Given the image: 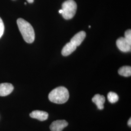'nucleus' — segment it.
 <instances>
[{"label":"nucleus","instance_id":"f257e3e1","mask_svg":"<svg viewBox=\"0 0 131 131\" xmlns=\"http://www.w3.org/2000/svg\"><path fill=\"white\" fill-rule=\"evenodd\" d=\"M17 23L24 40L28 43H33L35 38V33L32 26L21 18L18 19Z\"/></svg>","mask_w":131,"mask_h":131},{"label":"nucleus","instance_id":"f03ea898","mask_svg":"<svg viewBox=\"0 0 131 131\" xmlns=\"http://www.w3.org/2000/svg\"><path fill=\"white\" fill-rule=\"evenodd\" d=\"M69 92L65 87L59 86L53 89L49 94V99L52 103L63 104L66 103L69 98Z\"/></svg>","mask_w":131,"mask_h":131},{"label":"nucleus","instance_id":"7ed1b4c3","mask_svg":"<svg viewBox=\"0 0 131 131\" xmlns=\"http://www.w3.org/2000/svg\"><path fill=\"white\" fill-rule=\"evenodd\" d=\"M62 16L66 19H70L75 16L77 4L73 0H67L62 4Z\"/></svg>","mask_w":131,"mask_h":131},{"label":"nucleus","instance_id":"20e7f679","mask_svg":"<svg viewBox=\"0 0 131 131\" xmlns=\"http://www.w3.org/2000/svg\"><path fill=\"white\" fill-rule=\"evenodd\" d=\"M116 44L118 49L122 52H126L131 51V42L127 40L125 38H119L117 40Z\"/></svg>","mask_w":131,"mask_h":131},{"label":"nucleus","instance_id":"39448f33","mask_svg":"<svg viewBox=\"0 0 131 131\" xmlns=\"http://www.w3.org/2000/svg\"><path fill=\"white\" fill-rule=\"evenodd\" d=\"M68 125V123L65 120H57L52 122L50 128L51 131H62Z\"/></svg>","mask_w":131,"mask_h":131},{"label":"nucleus","instance_id":"423d86ee","mask_svg":"<svg viewBox=\"0 0 131 131\" xmlns=\"http://www.w3.org/2000/svg\"><path fill=\"white\" fill-rule=\"evenodd\" d=\"M13 90V85L10 83L0 84V96H7L11 93Z\"/></svg>","mask_w":131,"mask_h":131},{"label":"nucleus","instance_id":"0eeeda50","mask_svg":"<svg viewBox=\"0 0 131 131\" xmlns=\"http://www.w3.org/2000/svg\"><path fill=\"white\" fill-rule=\"evenodd\" d=\"M86 37V34L84 31H81L77 33L70 39V42L73 44L76 47L79 46L83 41Z\"/></svg>","mask_w":131,"mask_h":131},{"label":"nucleus","instance_id":"6e6552de","mask_svg":"<svg viewBox=\"0 0 131 131\" xmlns=\"http://www.w3.org/2000/svg\"><path fill=\"white\" fill-rule=\"evenodd\" d=\"M30 116L32 118L37 119L40 121H44L48 119V114L45 111L35 110L30 113Z\"/></svg>","mask_w":131,"mask_h":131},{"label":"nucleus","instance_id":"1a4fd4ad","mask_svg":"<svg viewBox=\"0 0 131 131\" xmlns=\"http://www.w3.org/2000/svg\"><path fill=\"white\" fill-rule=\"evenodd\" d=\"M92 102L95 103L99 110H103L104 108V103L105 101V98L103 95L100 94L95 95L92 99Z\"/></svg>","mask_w":131,"mask_h":131},{"label":"nucleus","instance_id":"9d476101","mask_svg":"<svg viewBox=\"0 0 131 131\" xmlns=\"http://www.w3.org/2000/svg\"><path fill=\"white\" fill-rule=\"evenodd\" d=\"M76 48L77 47L71 42H69L62 49V54L64 56H68L75 51Z\"/></svg>","mask_w":131,"mask_h":131},{"label":"nucleus","instance_id":"9b49d317","mask_svg":"<svg viewBox=\"0 0 131 131\" xmlns=\"http://www.w3.org/2000/svg\"><path fill=\"white\" fill-rule=\"evenodd\" d=\"M118 74L124 77H129L131 75V68L130 66H123L121 67L118 71Z\"/></svg>","mask_w":131,"mask_h":131},{"label":"nucleus","instance_id":"f8f14e48","mask_svg":"<svg viewBox=\"0 0 131 131\" xmlns=\"http://www.w3.org/2000/svg\"><path fill=\"white\" fill-rule=\"evenodd\" d=\"M107 99L110 103H116L118 100V96L117 94L113 92H110L108 94Z\"/></svg>","mask_w":131,"mask_h":131},{"label":"nucleus","instance_id":"ddd939ff","mask_svg":"<svg viewBox=\"0 0 131 131\" xmlns=\"http://www.w3.org/2000/svg\"><path fill=\"white\" fill-rule=\"evenodd\" d=\"M5 31V26L3 20L0 18V38L3 36Z\"/></svg>","mask_w":131,"mask_h":131},{"label":"nucleus","instance_id":"4468645a","mask_svg":"<svg viewBox=\"0 0 131 131\" xmlns=\"http://www.w3.org/2000/svg\"><path fill=\"white\" fill-rule=\"evenodd\" d=\"M124 36V38H125L127 40H128L130 42H131V30L130 29L127 30L125 32Z\"/></svg>","mask_w":131,"mask_h":131},{"label":"nucleus","instance_id":"2eb2a0df","mask_svg":"<svg viewBox=\"0 0 131 131\" xmlns=\"http://www.w3.org/2000/svg\"><path fill=\"white\" fill-rule=\"evenodd\" d=\"M128 126H129L131 127V118H130L129 119V121H128Z\"/></svg>","mask_w":131,"mask_h":131},{"label":"nucleus","instance_id":"dca6fc26","mask_svg":"<svg viewBox=\"0 0 131 131\" xmlns=\"http://www.w3.org/2000/svg\"><path fill=\"white\" fill-rule=\"evenodd\" d=\"M34 0H27V1L29 3H33V2H34Z\"/></svg>","mask_w":131,"mask_h":131},{"label":"nucleus","instance_id":"f3484780","mask_svg":"<svg viewBox=\"0 0 131 131\" xmlns=\"http://www.w3.org/2000/svg\"><path fill=\"white\" fill-rule=\"evenodd\" d=\"M59 13L60 14H62V13H63V10H62V9H60L59 10Z\"/></svg>","mask_w":131,"mask_h":131},{"label":"nucleus","instance_id":"a211bd4d","mask_svg":"<svg viewBox=\"0 0 131 131\" xmlns=\"http://www.w3.org/2000/svg\"><path fill=\"white\" fill-rule=\"evenodd\" d=\"M89 28H91V26H89Z\"/></svg>","mask_w":131,"mask_h":131}]
</instances>
